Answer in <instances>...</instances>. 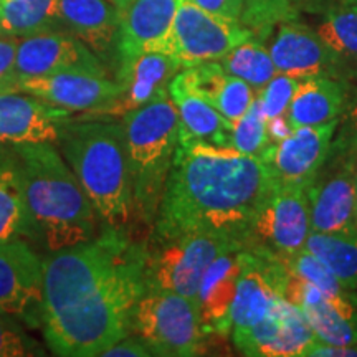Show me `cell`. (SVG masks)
<instances>
[{"label": "cell", "mask_w": 357, "mask_h": 357, "mask_svg": "<svg viewBox=\"0 0 357 357\" xmlns=\"http://www.w3.org/2000/svg\"><path fill=\"white\" fill-rule=\"evenodd\" d=\"M146 245L109 229L43 265L42 331L61 357L102 356L131 334L132 311L146 293Z\"/></svg>", "instance_id": "obj_1"}, {"label": "cell", "mask_w": 357, "mask_h": 357, "mask_svg": "<svg viewBox=\"0 0 357 357\" xmlns=\"http://www.w3.org/2000/svg\"><path fill=\"white\" fill-rule=\"evenodd\" d=\"M275 182L260 155L178 136L151 238L212 234L245 248L250 222Z\"/></svg>", "instance_id": "obj_2"}, {"label": "cell", "mask_w": 357, "mask_h": 357, "mask_svg": "<svg viewBox=\"0 0 357 357\" xmlns=\"http://www.w3.org/2000/svg\"><path fill=\"white\" fill-rule=\"evenodd\" d=\"M13 149L20 160L32 242L53 253L95 238V208L55 144L32 142Z\"/></svg>", "instance_id": "obj_3"}, {"label": "cell", "mask_w": 357, "mask_h": 357, "mask_svg": "<svg viewBox=\"0 0 357 357\" xmlns=\"http://www.w3.org/2000/svg\"><path fill=\"white\" fill-rule=\"evenodd\" d=\"M58 146L98 220L109 229H126L134 218V200L123 124L98 116L71 118L61 126Z\"/></svg>", "instance_id": "obj_4"}, {"label": "cell", "mask_w": 357, "mask_h": 357, "mask_svg": "<svg viewBox=\"0 0 357 357\" xmlns=\"http://www.w3.org/2000/svg\"><path fill=\"white\" fill-rule=\"evenodd\" d=\"M134 217L154 225L178 146L181 123L169 91L121 118Z\"/></svg>", "instance_id": "obj_5"}, {"label": "cell", "mask_w": 357, "mask_h": 357, "mask_svg": "<svg viewBox=\"0 0 357 357\" xmlns=\"http://www.w3.org/2000/svg\"><path fill=\"white\" fill-rule=\"evenodd\" d=\"M236 248L243 247L212 234L151 238L146 245V291H171L195 300L205 270L222 253Z\"/></svg>", "instance_id": "obj_6"}, {"label": "cell", "mask_w": 357, "mask_h": 357, "mask_svg": "<svg viewBox=\"0 0 357 357\" xmlns=\"http://www.w3.org/2000/svg\"><path fill=\"white\" fill-rule=\"evenodd\" d=\"M131 334L144 339L154 356L202 354L205 339L197 301L171 291H146L132 311Z\"/></svg>", "instance_id": "obj_7"}, {"label": "cell", "mask_w": 357, "mask_h": 357, "mask_svg": "<svg viewBox=\"0 0 357 357\" xmlns=\"http://www.w3.org/2000/svg\"><path fill=\"white\" fill-rule=\"evenodd\" d=\"M311 234L307 189L275 182L258 205L245 235V250L284 255L305 248Z\"/></svg>", "instance_id": "obj_8"}, {"label": "cell", "mask_w": 357, "mask_h": 357, "mask_svg": "<svg viewBox=\"0 0 357 357\" xmlns=\"http://www.w3.org/2000/svg\"><path fill=\"white\" fill-rule=\"evenodd\" d=\"M252 30L240 22L225 20L182 0L169 35L166 55L176 58L182 68L207 61H220L240 43L253 38Z\"/></svg>", "instance_id": "obj_9"}, {"label": "cell", "mask_w": 357, "mask_h": 357, "mask_svg": "<svg viewBox=\"0 0 357 357\" xmlns=\"http://www.w3.org/2000/svg\"><path fill=\"white\" fill-rule=\"evenodd\" d=\"M45 261L26 240L0 242V312L42 328Z\"/></svg>", "instance_id": "obj_10"}, {"label": "cell", "mask_w": 357, "mask_h": 357, "mask_svg": "<svg viewBox=\"0 0 357 357\" xmlns=\"http://www.w3.org/2000/svg\"><path fill=\"white\" fill-rule=\"evenodd\" d=\"M333 169L324 164L307 189L311 231L357 230V159L354 153L331 147Z\"/></svg>", "instance_id": "obj_11"}, {"label": "cell", "mask_w": 357, "mask_h": 357, "mask_svg": "<svg viewBox=\"0 0 357 357\" xmlns=\"http://www.w3.org/2000/svg\"><path fill=\"white\" fill-rule=\"evenodd\" d=\"M17 93L32 95L73 114L82 113L83 116L102 118L113 108L121 88L116 79L108 78V75L66 71L22 79Z\"/></svg>", "instance_id": "obj_12"}, {"label": "cell", "mask_w": 357, "mask_h": 357, "mask_svg": "<svg viewBox=\"0 0 357 357\" xmlns=\"http://www.w3.org/2000/svg\"><path fill=\"white\" fill-rule=\"evenodd\" d=\"M339 118L319 126L294 128L287 139L271 144L263 154L276 182L310 189L331 154Z\"/></svg>", "instance_id": "obj_13"}, {"label": "cell", "mask_w": 357, "mask_h": 357, "mask_svg": "<svg viewBox=\"0 0 357 357\" xmlns=\"http://www.w3.org/2000/svg\"><path fill=\"white\" fill-rule=\"evenodd\" d=\"M66 71L108 75L95 52L68 32L55 30L20 38L17 48V75L20 82Z\"/></svg>", "instance_id": "obj_14"}, {"label": "cell", "mask_w": 357, "mask_h": 357, "mask_svg": "<svg viewBox=\"0 0 357 357\" xmlns=\"http://www.w3.org/2000/svg\"><path fill=\"white\" fill-rule=\"evenodd\" d=\"M314 337L305 314L284 300L257 324L231 331L236 349L253 357H303Z\"/></svg>", "instance_id": "obj_15"}, {"label": "cell", "mask_w": 357, "mask_h": 357, "mask_svg": "<svg viewBox=\"0 0 357 357\" xmlns=\"http://www.w3.org/2000/svg\"><path fill=\"white\" fill-rule=\"evenodd\" d=\"M71 118V111L26 93H0V146L58 144L61 126Z\"/></svg>", "instance_id": "obj_16"}, {"label": "cell", "mask_w": 357, "mask_h": 357, "mask_svg": "<svg viewBox=\"0 0 357 357\" xmlns=\"http://www.w3.org/2000/svg\"><path fill=\"white\" fill-rule=\"evenodd\" d=\"M268 52L278 73L298 79L307 77L341 79L336 56L319 37L318 30L296 19L281 22Z\"/></svg>", "instance_id": "obj_17"}, {"label": "cell", "mask_w": 357, "mask_h": 357, "mask_svg": "<svg viewBox=\"0 0 357 357\" xmlns=\"http://www.w3.org/2000/svg\"><path fill=\"white\" fill-rule=\"evenodd\" d=\"M283 268L275 257L245 250V263L231 306V331L257 324L283 301Z\"/></svg>", "instance_id": "obj_18"}, {"label": "cell", "mask_w": 357, "mask_h": 357, "mask_svg": "<svg viewBox=\"0 0 357 357\" xmlns=\"http://www.w3.org/2000/svg\"><path fill=\"white\" fill-rule=\"evenodd\" d=\"M182 70L176 58L160 52L119 60L116 82L121 93L106 116L102 118H123L124 114L141 108L159 95L169 91V84Z\"/></svg>", "instance_id": "obj_19"}, {"label": "cell", "mask_w": 357, "mask_h": 357, "mask_svg": "<svg viewBox=\"0 0 357 357\" xmlns=\"http://www.w3.org/2000/svg\"><path fill=\"white\" fill-rule=\"evenodd\" d=\"M182 0H131L121 10L118 61L141 53L166 52Z\"/></svg>", "instance_id": "obj_20"}, {"label": "cell", "mask_w": 357, "mask_h": 357, "mask_svg": "<svg viewBox=\"0 0 357 357\" xmlns=\"http://www.w3.org/2000/svg\"><path fill=\"white\" fill-rule=\"evenodd\" d=\"M121 10L109 0H58V22L95 52L102 63L118 58Z\"/></svg>", "instance_id": "obj_21"}, {"label": "cell", "mask_w": 357, "mask_h": 357, "mask_svg": "<svg viewBox=\"0 0 357 357\" xmlns=\"http://www.w3.org/2000/svg\"><path fill=\"white\" fill-rule=\"evenodd\" d=\"M245 263V248L222 253L205 270L195 301L207 336L231 333V306Z\"/></svg>", "instance_id": "obj_22"}, {"label": "cell", "mask_w": 357, "mask_h": 357, "mask_svg": "<svg viewBox=\"0 0 357 357\" xmlns=\"http://www.w3.org/2000/svg\"><path fill=\"white\" fill-rule=\"evenodd\" d=\"M176 77L189 91L212 105L230 123L238 121L257 100V89L227 73L218 61L187 66Z\"/></svg>", "instance_id": "obj_23"}, {"label": "cell", "mask_w": 357, "mask_h": 357, "mask_svg": "<svg viewBox=\"0 0 357 357\" xmlns=\"http://www.w3.org/2000/svg\"><path fill=\"white\" fill-rule=\"evenodd\" d=\"M19 238H33L20 160L13 146H0V242Z\"/></svg>", "instance_id": "obj_24"}, {"label": "cell", "mask_w": 357, "mask_h": 357, "mask_svg": "<svg viewBox=\"0 0 357 357\" xmlns=\"http://www.w3.org/2000/svg\"><path fill=\"white\" fill-rule=\"evenodd\" d=\"M346 102L341 79L331 77H307L298 82L287 116L293 128L319 126L337 119Z\"/></svg>", "instance_id": "obj_25"}, {"label": "cell", "mask_w": 357, "mask_h": 357, "mask_svg": "<svg viewBox=\"0 0 357 357\" xmlns=\"http://www.w3.org/2000/svg\"><path fill=\"white\" fill-rule=\"evenodd\" d=\"M169 96L177 108L182 139H199L213 146L231 147L234 123L223 118L202 98L189 91L177 77L169 84Z\"/></svg>", "instance_id": "obj_26"}, {"label": "cell", "mask_w": 357, "mask_h": 357, "mask_svg": "<svg viewBox=\"0 0 357 357\" xmlns=\"http://www.w3.org/2000/svg\"><path fill=\"white\" fill-rule=\"evenodd\" d=\"M305 248L337 276L342 287L357 294V230L311 231Z\"/></svg>", "instance_id": "obj_27"}, {"label": "cell", "mask_w": 357, "mask_h": 357, "mask_svg": "<svg viewBox=\"0 0 357 357\" xmlns=\"http://www.w3.org/2000/svg\"><path fill=\"white\" fill-rule=\"evenodd\" d=\"M55 30H61L58 0H0V35L25 38Z\"/></svg>", "instance_id": "obj_28"}, {"label": "cell", "mask_w": 357, "mask_h": 357, "mask_svg": "<svg viewBox=\"0 0 357 357\" xmlns=\"http://www.w3.org/2000/svg\"><path fill=\"white\" fill-rule=\"evenodd\" d=\"M319 37L337 60L339 75H357V10L351 7L333 8L318 26Z\"/></svg>", "instance_id": "obj_29"}, {"label": "cell", "mask_w": 357, "mask_h": 357, "mask_svg": "<svg viewBox=\"0 0 357 357\" xmlns=\"http://www.w3.org/2000/svg\"><path fill=\"white\" fill-rule=\"evenodd\" d=\"M218 63L227 73L243 79L257 91L278 73L270 52L255 38L240 43L238 47L227 53Z\"/></svg>", "instance_id": "obj_30"}, {"label": "cell", "mask_w": 357, "mask_h": 357, "mask_svg": "<svg viewBox=\"0 0 357 357\" xmlns=\"http://www.w3.org/2000/svg\"><path fill=\"white\" fill-rule=\"evenodd\" d=\"M276 260L281 261V265L293 271L300 278L310 281L311 284L323 289L326 293L331 294H344V296H357L356 293H351L349 289L342 287L337 276L312 253L307 252L306 248L298 250L293 253H284V255H273Z\"/></svg>", "instance_id": "obj_31"}, {"label": "cell", "mask_w": 357, "mask_h": 357, "mask_svg": "<svg viewBox=\"0 0 357 357\" xmlns=\"http://www.w3.org/2000/svg\"><path fill=\"white\" fill-rule=\"evenodd\" d=\"M275 142H271L268 134L266 118L255 100L231 129V147L248 155H260L263 159L265 151Z\"/></svg>", "instance_id": "obj_32"}, {"label": "cell", "mask_w": 357, "mask_h": 357, "mask_svg": "<svg viewBox=\"0 0 357 357\" xmlns=\"http://www.w3.org/2000/svg\"><path fill=\"white\" fill-rule=\"evenodd\" d=\"M294 15L293 0H245L242 24L253 35H265L281 22L296 19Z\"/></svg>", "instance_id": "obj_33"}, {"label": "cell", "mask_w": 357, "mask_h": 357, "mask_svg": "<svg viewBox=\"0 0 357 357\" xmlns=\"http://www.w3.org/2000/svg\"><path fill=\"white\" fill-rule=\"evenodd\" d=\"M33 356H45L43 347L26 334L20 321L0 312V357Z\"/></svg>", "instance_id": "obj_34"}, {"label": "cell", "mask_w": 357, "mask_h": 357, "mask_svg": "<svg viewBox=\"0 0 357 357\" xmlns=\"http://www.w3.org/2000/svg\"><path fill=\"white\" fill-rule=\"evenodd\" d=\"M298 82H300L298 78L276 73L265 86L258 89L257 102L266 119L287 113L289 102H291L294 96V91H296Z\"/></svg>", "instance_id": "obj_35"}, {"label": "cell", "mask_w": 357, "mask_h": 357, "mask_svg": "<svg viewBox=\"0 0 357 357\" xmlns=\"http://www.w3.org/2000/svg\"><path fill=\"white\" fill-rule=\"evenodd\" d=\"M20 38L0 35V93H17V48Z\"/></svg>", "instance_id": "obj_36"}, {"label": "cell", "mask_w": 357, "mask_h": 357, "mask_svg": "<svg viewBox=\"0 0 357 357\" xmlns=\"http://www.w3.org/2000/svg\"><path fill=\"white\" fill-rule=\"evenodd\" d=\"M192 3L225 20L240 22L245 12V0H190Z\"/></svg>", "instance_id": "obj_37"}, {"label": "cell", "mask_w": 357, "mask_h": 357, "mask_svg": "<svg viewBox=\"0 0 357 357\" xmlns=\"http://www.w3.org/2000/svg\"><path fill=\"white\" fill-rule=\"evenodd\" d=\"M102 356L106 357H151L154 356V351L147 344L144 339H141L136 334H128L121 341L111 346Z\"/></svg>", "instance_id": "obj_38"}, {"label": "cell", "mask_w": 357, "mask_h": 357, "mask_svg": "<svg viewBox=\"0 0 357 357\" xmlns=\"http://www.w3.org/2000/svg\"><path fill=\"white\" fill-rule=\"evenodd\" d=\"M356 356H357V344L336 346L314 337V341L307 346V349L305 351V356L303 357H356Z\"/></svg>", "instance_id": "obj_39"}, {"label": "cell", "mask_w": 357, "mask_h": 357, "mask_svg": "<svg viewBox=\"0 0 357 357\" xmlns=\"http://www.w3.org/2000/svg\"><path fill=\"white\" fill-rule=\"evenodd\" d=\"M333 147L357 154V98L349 109V131L346 134V139L344 137H339L336 144L333 142Z\"/></svg>", "instance_id": "obj_40"}, {"label": "cell", "mask_w": 357, "mask_h": 357, "mask_svg": "<svg viewBox=\"0 0 357 357\" xmlns=\"http://www.w3.org/2000/svg\"><path fill=\"white\" fill-rule=\"evenodd\" d=\"M266 124H268V134H270V139L271 142H280L283 139H287L294 131V128L291 126V123H289L287 113L284 114H280V116H275V118L271 119H266Z\"/></svg>", "instance_id": "obj_41"}, {"label": "cell", "mask_w": 357, "mask_h": 357, "mask_svg": "<svg viewBox=\"0 0 357 357\" xmlns=\"http://www.w3.org/2000/svg\"><path fill=\"white\" fill-rule=\"evenodd\" d=\"M111 3H114L116 7L119 8V10H123V8H126L128 7V3L131 2V0H109Z\"/></svg>", "instance_id": "obj_42"}, {"label": "cell", "mask_w": 357, "mask_h": 357, "mask_svg": "<svg viewBox=\"0 0 357 357\" xmlns=\"http://www.w3.org/2000/svg\"><path fill=\"white\" fill-rule=\"evenodd\" d=\"M342 6L351 7L354 8V10H357V0H342Z\"/></svg>", "instance_id": "obj_43"}]
</instances>
